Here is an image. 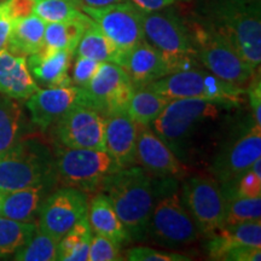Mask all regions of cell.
I'll list each match as a JSON object with an SVG mask.
<instances>
[{
	"label": "cell",
	"instance_id": "obj_28",
	"mask_svg": "<svg viewBox=\"0 0 261 261\" xmlns=\"http://www.w3.org/2000/svg\"><path fill=\"white\" fill-rule=\"evenodd\" d=\"M91 240L92 227L86 214L58 241L56 260L89 261Z\"/></svg>",
	"mask_w": 261,
	"mask_h": 261
},
{
	"label": "cell",
	"instance_id": "obj_31",
	"mask_svg": "<svg viewBox=\"0 0 261 261\" xmlns=\"http://www.w3.org/2000/svg\"><path fill=\"white\" fill-rule=\"evenodd\" d=\"M38 225L34 221H17L0 215V259L14 255L31 240Z\"/></svg>",
	"mask_w": 261,
	"mask_h": 261
},
{
	"label": "cell",
	"instance_id": "obj_39",
	"mask_svg": "<svg viewBox=\"0 0 261 261\" xmlns=\"http://www.w3.org/2000/svg\"><path fill=\"white\" fill-rule=\"evenodd\" d=\"M246 93L248 94L250 107H252L254 123L261 126V80L259 71H257V74H254L252 79L248 83Z\"/></svg>",
	"mask_w": 261,
	"mask_h": 261
},
{
	"label": "cell",
	"instance_id": "obj_21",
	"mask_svg": "<svg viewBox=\"0 0 261 261\" xmlns=\"http://www.w3.org/2000/svg\"><path fill=\"white\" fill-rule=\"evenodd\" d=\"M242 247H261V219L224 225L207 243L212 260H225L228 253Z\"/></svg>",
	"mask_w": 261,
	"mask_h": 261
},
{
	"label": "cell",
	"instance_id": "obj_5",
	"mask_svg": "<svg viewBox=\"0 0 261 261\" xmlns=\"http://www.w3.org/2000/svg\"><path fill=\"white\" fill-rule=\"evenodd\" d=\"M57 180L56 161L46 145L22 140L0 154V194Z\"/></svg>",
	"mask_w": 261,
	"mask_h": 261
},
{
	"label": "cell",
	"instance_id": "obj_36",
	"mask_svg": "<svg viewBox=\"0 0 261 261\" xmlns=\"http://www.w3.org/2000/svg\"><path fill=\"white\" fill-rule=\"evenodd\" d=\"M121 256V246L103 234L94 233L90 243L89 261H119Z\"/></svg>",
	"mask_w": 261,
	"mask_h": 261
},
{
	"label": "cell",
	"instance_id": "obj_38",
	"mask_svg": "<svg viewBox=\"0 0 261 261\" xmlns=\"http://www.w3.org/2000/svg\"><path fill=\"white\" fill-rule=\"evenodd\" d=\"M100 64V62L91 60L89 57L76 56L73 65V75L70 76L71 84L77 87H86L97 74Z\"/></svg>",
	"mask_w": 261,
	"mask_h": 261
},
{
	"label": "cell",
	"instance_id": "obj_37",
	"mask_svg": "<svg viewBox=\"0 0 261 261\" xmlns=\"http://www.w3.org/2000/svg\"><path fill=\"white\" fill-rule=\"evenodd\" d=\"M125 259L129 261H190L187 254L165 252L150 247H133L126 250Z\"/></svg>",
	"mask_w": 261,
	"mask_h": 261
},
{
	"label": "cell",
	"instance_id": "obj_20",
	"mask_svg": "<svg viewBox=\"0 0 261 261\" xmlns=\"http://www.w3.org/2000/svg\"><path fill=\"white\" fill-rule=\"evenodd\" d=\"M40 89L28 69L27 57L0 51V94L16 100L27 99Z\"/></svg>",
	"mask_w": 261,
	"mask_h": 261
},
{
	"label": "cell",
	"instance_id": "obj_42",
	"mask_svg": "<svg viewBox=\"0 0 261 261\" xmlns=\"http://www.w3.org/2000/svg\"><path fill=\"white\" fill-rule=\"evenodd\" d=\"M12 28V19L6 12L5 6L3 2L0 3V51L4 50L8 46L10 33Z\"/></svg>",
	"mask_w": 261,
	"mask_h": 261
},
{
	"label": "cell",
	"instance_id": "obj_44",
	"mask_svg": "<svg viewBox=\"0 0 261 261\" xmlns=\"http://www.w3.org/2000/svg\"><path fill=\"white\" fill-rule=\"evenodd\" d=\"M81 6H90V8H102L115 3L126 2V0H77Z\"/></svg>",
	"mask_w": 261,
	"mask_h": 261
},
{
	"label": "cell",
	"instance_id": "obj_2",
	"mask_svg": "<svg viewBox=\"0 0 261 261\" xmlns=\"http://www.w3.org/2000/svg\"><path fill=\"white\" fill-rule=\"evenodd\" d=\"M100 191L112 202L130 241H145L154 204V184L149 173L136 165L120 168L103 181Z\"/></svg>",
	"mask_w": 261,
	"mask_h": 261
},
{
	"label": "cell",
	"instance_id": "obj_6",
	"mask_svg": "<svg viewBox=\"0 0 261 261\" xmlns=\"http://www.w3.org/2000/svg\"><path fill=\"white\" fill-rule=\"evenodd\" d=\"M143 28L146 41L161 52L174 73L197 67V52L189 23L174 9L167 6L156 11H144Z\"/></svg>",
	"mask_w": 261,
	"mask_h": 261
},
{
	"label": "cell",
	"instance_id": "obj_25",
	"mask_svg": "<svg viewBox=\"0 0 261 261\" xmlns=\"http://www.w3.org/2000/svg\"><path fill=\"white\" fill-rule=\"evenodd\" d=\"M45 28L46 22L34 14L16 19L12 22L6 48L12 54L24 57L38 54L44 44Z\"/></svg>",
	"mask_w": 261,
	"mask_h": 261
},
{
	"label": "cell",
	"instance_id": "obj_29",
	"mask_svg": "<svg viewBox=\"0 0 261 261\" xmlns=\"http://www.w3.org/2000/svg\"><path fill=\"white\" fill-rule=\"evenodd\" d=\"M169 100L171 99L148 86L137 87L126 110L136 123L150 126L163 112Z\"/></svg>",
	"mask_w": 261,
	"mask_h": 261
},
{
	"label": "cell",
	"instance_id": "obj_45",
	"mask_svg": "<svg viewBox=\"0 0 261 261\" xmlns=\"http://www.w3.org/2000/svg\"><path fill=\"white\" fill-rule=\"evenodd\" d=\"M2 201H3V194H0V208H2Z\"/></svg>",
	"mask_w": 261,
	"mask_h": 261
},
{
	"label": "cell",
	"instance_id": "obj_16",
	"mask_svg": "<svg viewBox=\"0 0 261 261\" xmlns=\"http://www.w3.org/2000/svg\"><path fill=\"white\" fill-rule=\"evenodd\" d=\"M137 163L150 175L156 178L184 179L189 173L188 165L182 163L150 126L138 125Z\"/></svg>",
	"mask_w": 261,
	"mask_h": 261
},
{
	"label": "cell",
	"instance_id": "obj_27",
	"mask_svg": "<svg viewBox=\"0 0 261 261\" xmlns=\"http://www.w3.org/2000/svg\"><path fill=\"white\" fill-rule=\"evenodd\" d=\"M121 52L92 19L87 24L83 38L75 50L76 56L89 57L100 63L110 62L115 64L119 63Z\"/></svg>",
	"mask_w": 261,
	"mask_h": 261
},
{
	"label": "cell",
	"instance_id": "obj_32",
	"mask_svg": "<svg viewBox=\"0 0 261 261\" xmlns=\"http://www.w3.org/2000/svg\"><path fill=\"white\" fill-rule=\"evenodd\" d=\"M58 241L40 228L35 230L31 240L16 252L17 261H54L56 260Z\"/></svg>",
	"mask_w": 261,
	"mask_h": 261
},
{
	"label": "cell",
	"instance_id": "obj_26",
	"mask_svg": "<svg viewBox=\"0 0 261 261\" xmlns=\"http://www.w3.org/2000/svg\"><path fill=\"white\" fill-rule=\"evenodd\" d=\"M91 22L86 14L79 18L67 22H54L46 23L44 34L41 54H48L57 50H67L75 54L77 45L83 38L85 29Z\"/></svg>",
	"mask_w": 261,
	"mask_h": 261
},
{
	"label": "cell",
	"instance_id": "obj_30",
	"mask_svg": "<svg viewBox=\"0 0 261 261\" xmlns=\"http://www.w3.org/2000/svg\"><path fill=\"white\" fill-rule=\"evenodd\" d=\"M23 113L14 98L0 94V154L18 142Z\"/></svg>",
	"mask_w": 261,
	"mask_h": 261
},
{
	"label": "cell",
	"instance_id": "obj_17",
	"mask_svg": "<svg viewBox=\"0 0 261 261\" xmlns=\"http://www.w3.org/2000/svg\"><path fill=\"white\" fill-rule=\"evenodd\" d=\"M85 103L83 87L62 86L39 89L27 98V107L32 122L39 128L47 129L54 126L65 113L77 104Z\"/></svg>",
	"mask_w": 261,
	"mask_h": 261
},
{
	"label": "cell",
	"instance_id": "obj_18",
	"mask_svg": "<svg viewBox=\"0 0 261 261\" xmlns=\"http://www.w3.org/2000/svg\"><path fill=\"white\" fill-rule=\"evenodd\" d=\"M117 65L126 70L136 89L174 73L161 52L146 41V39L128 50L122 51Z\"/></svg>",
	"mask_w": 261,
	"mask_h": 261
},
{
	"label": "cell",
	"instance_id": "obj_12",
	"mask_svg": "<svg viewBox=\"0 0 261 261\" xmlns=\"http://www.w3.org/2000/svg\"><path fill=\"white\" fill-rule=\"evenodd\" d=\"M84 90V106L103 116L126 110L136 86L122 67L110 62L100 64L97 74Z\"/></svg>",
	"mask_w": 261,
	"mask_h": 261
},
{
	"label": "cell",
	"instance_id": "obj_8",
	"mask_svg": "<svg viewBox=\"0 0 261 261\" xmlns=\"http://www.w3.org/2000/svg\"><path fill=\"white\" fill-rule=\"evenodd\" d=\"M55 161L61 184L85 194L99 191L103 181L121 168L106 150L58 146Z\"/></svg>",
	"mask_w": 261,
	"mask_h": 261
},
{
	"label": "cell",
	"instance_id": "obj_7",
	"mask_svg": "<svg viewBox=\"0 0 261 261\" xmlns=\"http://www.w3.org/2000/svg\"><path fill=\"white\" fill-rule=\"evenodd\" d=\"M197 52L198 62L215 76L246 89L253 75L254 68L243 60L232 45L204 19L189 24Z\"/></svg>",
	"mask_w": 261,
	"mask_h": 261
},
{
	"label": "cell",
	"instance_id": "obj_46",
	"mask_svg": "<svg viewBox=\"0 0 261 261\" xmlns=\"http://www.w3.org/2000/svg\"><path fill=\"white\" fill-rule=\"evenodd\" d=\"M2 2H4V0H0V3H2Z\"/></svg>",
	"mask_w": 261,
	"mask_h": 261
},
{
	"label": "cell",
	"instance_id": "obj_14",
	"mask_svg": "<svg viewBox=\"0 0 261 261\" xmlns=\"http://www.w3.org/2000/svg\"><path fill=\"white\" fill-rule=\"evenodd\" d=\"M87 212V194L74 188H61L47 195L42 202L38 227L60 241Z\"/></svg>",
	"mask_w": 261,
	"mask_h": 261
},
{
	"label": "cell",
	"instance_id": "obj_43",
	"mask_svg": "<svg viewBox=\"0 0 261 261\" xmlns=\"http://www.w3.org/2000/svg\"><path fill=\"white\" fill-rule=\"evenodd\" d=\"M133 4H136L143 11H156V10L172 6L179 2H189V0H129Z\"/></svg>",
	"mask_w": 261,
	"mask_h": 261
},
{
	"label": "cell",
	"instance_id": "obj_19",
	"mask_svg": "<svg viewBox=\"0 0 261 261\" xmlns=\"http://www.w3.org/2000/svg\"><path fill=\"white\" fill-rule=\"evenodd\" d=\"M106 117V151L120 167L137 163L138 123L132 120L127 110H119Z\"/></svg>",
	"mask_w": 261,
	"mask_h": 261
},
{
	"label": "cell",
	"instance_id": "obj_40",
	"mask_svg": "<svg viewBox=\"0 0 261 261\" xmlns=\"http://www.w3.org/2000/svg\"><path fill=\"white\" fill-rule=\"evenodd\" d=\"M3 4L12 22L34 14L35 0H4Z\"/></svg>",
	"mask_w": 261,
	"mask_h": 261
},
{
	"label": "cell",
	"instance_id": "obj_23",
	"mask_svg": "<svg viewBox=\"0 0 261 261\" xmlns=\"http://www.w3.org/2000/svg\"><path fill=\"white\" fill-rule=\"evenodd\" d=\"M52 187L51 184H40L3 194L0 215L24 223L33 221Z\"/></svg>",
	"mask_w": 261,
	"mask_h": 261
},
{
	"label": "cell",
	"instance_id": "obj_33",
	"mask_svg": "<svg viewBox=\"0 0 261 261\" xmlns=\"http://www.w3.org/2000/svg\"><path fill=\"white\" fill-rule=\"evenodd\" d=\"M225 201L224 225H236L261 219V197L244 198L223 195Z\"/></svg>",
	"mask_w": 261,
	"mask_h": 261
},
{
	"label": "cell",
	"instance_id": "obj_3",
	"mask_svg": "<svg viewBox=\"0 0 261 261\" xmlns=\"http://www.w3.org/2000/svg\"><path fill=\"white\" fill-rule=\"evenodd\" d=\"M205 18L256 69L261 63V11L259 0H210Z\"/></svg>",
	"mask_w": 261,
	"mask_h": 261
},
{
	"label": "cell",
	"instance_id": "obj_34",
	"mask_svg": "<svg viewBox=\"0 0 261 261\" xmlns=\"http://www.w3.org/2000/svg\"><path fill=\"white\" fill-rule=\"evenodd\" d=\"M34 15L46 23L67 22L84 16L77 0H35Z\"/></svg>",
	"mask_w": 261,
	"mask_h": 261
},
{
	"label": "cell",
	"instance_id": "obj_41",
	"mask_svg": "<svg viewBox=\"0 0 261 261\" xmlns=\"http://www.w3.org/2000/svg\"><path fill=\"white\" fill-rule=\"evenodd\" d=\"M261 247H242L230 252L225 261H260Z\"/></svg>",
	"mask_w": 261,
	"mask_h": 261
},
{
	"label": "cell",
	"instance_id": "obj_35",
	"mask_svg": "<svg viewBox=\"0 0 261 261\" xmlns=\"http://www.w3.org/2000/svg\"><path fill=\"white\" fill-rule=\"evenodd\" d=\"M220 188L223 195H234L244 198L261 197V158L236 180L220 184Z\"/></svg>",
	"mask_w": 261,
	"mask_h": 261
},
{
	"label": "cell",
	"instance_id": "obj_10",
	"mask_svg": "<svg viewBox=\"0 0 261 261\" xmlns=\"http://www.w3.org/2000/svg\"><path fill=\"white\" fill-rule=\"evenodd\" d=\"M180 195L198 232L211 238L224 226V196L213 175L197 173L185 177Z\"/></svg>",
	"mask_w": 261,
	"mask_h": 261
},
{
	"label": "cell",
	"instance_id": "obj_22",
	"mask_svg": "<svg viewBox=\"0 0 261 261\" xmlns=\"http://www.w3.org/2000/svg\"><path fill=\"white\" fill-rule=\"evenodd\" d=\"M74 54L67 50H57L48 54L31 55L27 58L28 69L33 79L44 87L70 86V62Z\"/></svg>",
	"mask_w": 261,
	"mask_h": 261
},
{
	"label": "cell",
	"instance_id": "obj_4",
	"mask_svg": "<svg viewBox=\"0 0 261 261\" xmlns=\"http://www.w3.org/2000/svg\"><path fill=\"white\" fill-rule=\"evenodd\" d=\"M154 184V204L148 237L159 246L181 248L194 243L198 230L184 203L177 179L158 178Z\"/></svg>",
	"mask_w": 261,
	"mask_h": 261
},
{
	"label": "cell",
	"instance_id": "obj_9",
	"mask_svg": "<svg viewBox=\"0 0 261 261\" xmlns=\"http://www.w3.org/2000/svg\"><path fill=\"white\" fill-rule=\"evenodd\" d=\"M146 86L171 100L198 98V99L228 100V102L241 104L243 102L242 96L246 93V89L243 87L228 84L207 69L198 68V65L166 75Z\"/></svg>",
	"mask_w": 261,
	"mask_h": 261
},
{
	"label": "cell",
	"instance_id": "obj_13",
	"mask_svg": "<svg viewBox=\"0 0 261 261\" xmlns=\"http://www.w3.org/2000/svg\"><path fill=\"white\" fill-rule=\"evenodd\" d=\"M55 135L65 148L106 150V117L77 104L55 123Z\"/></svg>",
	"mask_w": 261,
	"mask_h": 261
},
{
	"label": "cell",
	"instance_id": "obj_24",
	"mask_svg": "<svg viewBox=\"0 0 261 261\" xmlns=\"http://www.w3.org/2000/svg\"><path fill=\"white\" fill-rule=\"evenodd\" d=\"M87 217L94 233L103 234L120 246L130 242V237L117 217L112 202L103 191H98L89 203Z\"/></svg>",
	"mask_w": 261,
	"mask_h": 261
},
{
	"label": "cell",
	"instance_id": "obj_1",
	"mask_svg": "<svg viewBox=\"0 0 261 261\" xmlns=\"http://www.w3.org/2000/svg\"><path fill=\"white\" fill-rule=\"evenodd\" d=\"M240 107L228 100L182 98L172 99L150 125L182 163L196 161L210 149L227 115Z\"/></svg>",
	"mask_w": 261,
	"mask_h": 261
},
{
	"label": "cell",
	"instance_id": "obj_15",
	"mask_svg": "<svg viewBox=\"0 0 261 261\" xmlns=\"http://www.w3.org/2000/svg\"><path fill=\"white\" fill-rule=\"evenodd\" d=\"M261 158V126L254 125L236 140L218 150L210 171L219 184L233 181Z\"/></svg>",
	"mask_w": 261,
	"mask_h": 261
},
{
	"label": "cell",
	"instance_id": "obj_11",
	"mask_svg": "<svg viewBox=\"0 0 261 261\" xmlns=\"http://www.w3.org/2000/svg\"><path fill=\"white\" fill-rule=\"evenodd\" d=\"M81 10L121 51L128 50L145 39L144 11L129 0L102 8L81 6Z\"/></svg>",
	"mask_w": 261,
	"mask_h": 261
}]
</instances>
